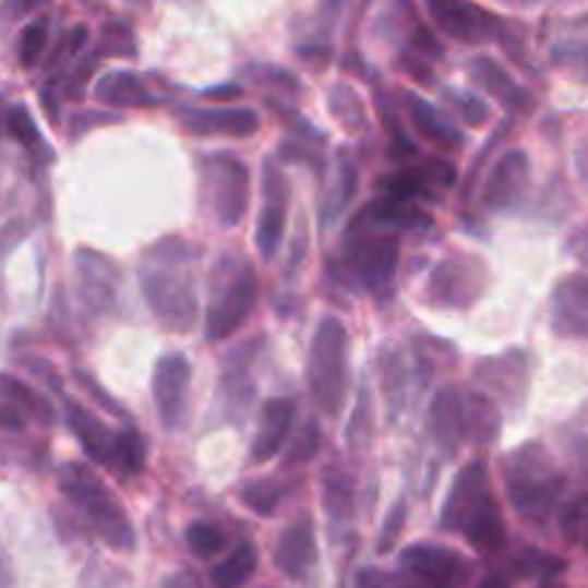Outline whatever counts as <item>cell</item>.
Returning <instances> with one entry per match:
<instances>
[{
  "label": "cell",
  "instance_id": "cell-15",
  "mask_svg": "<svg viewBox=\"0 0 588 588\" xmlns=\"http://www.w3.org/2000/svg\"><path fill=\"white\" fill-rule=\"evenodd\" d=\"M77 264V281H81V296L95 313H107L116 302L118 271L116 264L104 259L95 250H81L75 259Z\"/></svg>",
  "mask_w": 588,
  "mask_h": 588
},
{
  "label": "cell",
  "instance_id": "cell-8",
  "mask_svg": "<svg viewBox=\"0 0 588 588\" xmlns=\"http://www.w3.org/2000/svg\"><path fill=\"white\" fill-rule=\"evenodd\" d=\"M403 565L428 588H459L471 574L468 560L440 545H410L403 551Z\"/></svg>",
  "mask_w": 588,
  "mask_h": 588
},
{
  "label": "cell",
  "instance_id": "cell-35",
  "mask_svg": "<svg viewBox=\"0 0 588 588\" xmlns=\"http://www.w3.org/2000/svg\"><path fill=\"white\" fill-rule=\"evenodd\" d=\"M9 132H12V135L24 144V147H29V149L40 147L38 127H35V121H32L29 112H26L24 107H17L9 112Z\"/></svg>",
  "mask_w": 588,
  "mask_h": 588
},
{
  "label": "cell",
  "instance_id": "cell-4",
  "mask_svg": "<svg viewBox=\"0 0 588 588\" xmlns=\"http://www.w3.org/2000/svg\"><path fill=\"white\" fill-rule=\"evenodd\" d=\"M310 394L327 417H336L348 385V331L339 319H322L308 362Z\"/></svg>",
  "mask_w": 588,
  "mask_h": 588
},
{
  "label": "cell",
  "instance_id": "cell-12",
  "mask_svg": "<svg viewBox=\"0 0 588 588\" xmlns=\"http://www.w3.org/2000/svg\"><path fill=\"white\" fill-rule=\"evenodd\" d=\"M316 535H313V519L308 514L296 517L290 526L279 535L276 542V565L290 580H304L310 568L316 565Z\"/></svg>",
  "mask_w": 588,
  "mask_h": 588
},
{
  "label": "cell",
  "instance_id": "cell-21",
  "mask_svg": "<svg viewBox=\"0 0 588 588\" xmlns=\"http://www.w3.org/2000/svg\"><path fill=\"white\" fill-rule=\"evenodd\" d=\"M465 540L477 545L482 551H500L505 545V526H503V514L496 508L494 496L488 494L477 508L471 512V517L465 519L463 528Z\"/></svg>",
  "mask_w": 588,
  "mask_h": 588
},
{
  "label": "cell",
  "instance_id": "cell-5",
  "mask_svg": "<svg viewBox=\"0 0 588 588\" xmlns=\"http://www.w3.org/2000/svg\"><path fill=\"white\" fill-rule=\"evenodd\" d=\"M348 262L368 290L382 293L394 281L399 262V232L359 213L348 236Z\"/></svg>",
  "mask_w": 588,
  "mask_h": 588
},
{
  "label": "cell",
  "instance_id": "cell-13",
  "mask_svg": "<svg viewBox=\"0 0 588 588\" xmlns=\"http://www.w3.org/2000/svg\"><path fill=\"white\" fill-rule=\"evenodd\" d=\"M491 494L488 491V468L482 459H473L457 473V480L451 485V494L445 500V512H442V528L445 531H454V528H463V523L471 517V512L477 505Z\"/></svg>",
  "mask_w": 588,
  "mask_h": 588
},
{
  "label": "cell",
  "instance_id": "cell-28",
  "mask_svg": "<svg viewBox=\"0 0 588 588\" xmlns=\"http://www.w3.org/2000/svg\"><path fill=\"white\" fill-rule=\"evenodd\" d=\"M112 465L121 468L124 473H139L144 468V440H141L139 431H121L112 440Z\"/></svg>",
  "mask_w": 588,
  "mask_h": 588
},
{
  "label": "cell",
  "instance_id": "cell-32",
  "mask_svg": "<svg viewBox=\"0 0 588 588\" xmlns=\"http://www.w3.org/2000/svg\"><path fill=\"white\" fill-rule=\"evenodd\" d=\"M325 503H327V512L336 517V512H339V517H348L350 508H353V485H350V480L345 477V473H339L336 477V471H331L325 477Z\"/></svg>",
  "mask_w": 588,
  "mask_h": 588
},
{
  "label": "cell",
  "instance_id": "cell-9",
  "mask_svg": "<svg viewBox=\"0 0 588 588\" xmlns=\"http://www.w3.org/2000/svg\"><path fill=\"white\" fill-rule=\"evenodd\" d=\"M190 396V362L181 353L158 359L153 373V399L158 417L167 428H179Z\"/></svg>",
  "mask_w": 588,
  "mask_h": 588
},
{
  "label": "cell",
  "instance_id": "cell-22",
  "mask_svg": "<svg viewBox=\"0 0 588 588\" xmlns=\"http://www.w3.org/2000/svg\"><path fill=\"white\" fill-rule=\"evenodd\" d=\"M405 104H408V116L410 121H413V127H417L428 141H434L436 147L442 149L463 147V135H459V130H454V124H448V121H445L431 104L422 101L417 93L405 95Z\"/></svg>",
  "mask_w": 588,
  "mask_h": 588
},
{
  "label": "cell",
  "instance_id": "cell-38",
  "mask_svg": "<svg viewBox=\"0 0 588 588\" xmlns=\"http://www.w3.org/2000/svg\"><path fill=\"white\" fill-rule=\"evenodd\" d=\"M253 75H256L262 84H281L287 86V89H296V86H299V81H296L293 75L281 72L279 67H259V70H253Z\"/></svg>",
  "mask_w": 588,
  "mask_h": 588
},
{
  "label": "cell",
  "instance_id": "cell-2",
  "mask_svg": "<svg viewBox=\"0 0 588 588\" xmlns=\"http://www.w3.org/2000/svg\"><path fill=\"white\" fill-rule=\"evenodd\" d=\"M259 299V279L250 262L239 256L218 259L216 273H213V293H209L207 316V339H227L239 331L248 316L253 313Z\"/></svg>",
  "mask_w": 588,
  "mask_h": 588
},
{
  "label": "cell",
  "instance_id": "cell-43",
  "mask_svg": "<svg viewBox=\"0 0 588 588\" xmlns=\"http://www.w3.org/2000/svg\"><path fill=\"white\" fill-rule=\"evenodd\" d=\"M161 588H202V586H199V580H195L190 572H179L172 574V577H167Z\"/></svg>",
  "mask_w": 588,
  "mask_h": 588
},
{
  "label": "cell",
  "instance_id": "cell-39",
  "mask_svg": "<svg viewBox=\"0 0 588 588\" xmlns=\"http://www.w3.org/2000/svg\"><path fill=\"white\" fill-rule=\"evenodd\" d=\"M75 376H77V382H81V385H86V387H89V391H93V396H95V399H101V403H104V408H109V410H112V413H118V417H124V410H121V405H118L116 399H112V396H107V394H104V387L98 385V382H95L93 376H86L84 371H77Z\"/></svg>",
  "mask_w": 588,
  "mask_h": 588
},
{
  "label": "cell",
  "instance_id": "cell-42",
  "mask_svg": "<svg viewBox=\"0 0 588 588\" xmlns=\"http://www.w3.org/2000/svg\"><path fill=\"white\" fill-rule=\"evenodd\" d=\"M413 44H417V47L422 49V52L434 55V58H440V55H442V47L436 44L434 35H431L428 29H422V26H417V29H413Z\"/></svg>",
  "mask_w": 588,
  "mask_h": 588
},
{
  "label": "cell",
  "instance_id": "cell-10",
  "mask_svg": "<svg viewBox=\"0 0 588 588\" xmlns=\"http://www.w3.org/2000/svg\"><path fill=\"white\" fill-rule=\"evenodd\" d=\"M287 202H290V190L287 179L276 164H264V207L259 218V250L264 259H273L279 253L281 236L287 225Z\"/></svg>",
  "mask_w": 588,
  "mask_h": 588
},
{
  "label": "cell",
  "instance_id": "cell-14",
  "mask_svg": "<svg viewBox=\"0 0 588 588\" xmlns=\"http://www.w3.org/2000/svg\"><path fill=\"white\" fill-rule=\"evenodd\" d=\"M428 12L434 17L442 29L454 35L457 40H485L494 38L500 32V21L482 12L480 7L471 3H442V0H431Z\"/></svg>",
  "mask_w": 588,
  "mask_h": 588
},
{
  "label": "cell",
  "instance_id": "cell-18",
  "mask_svg": "<svg viewBox=\"0 0 588 588\" xmlns=\"http://www.w3.org/2000/svg\"><path fill=\"white\" fill-rule=\"evenodd\" d=\"M184 127L195 135H236L248 139L259 130V116L253 109H187Z\"/></svg>",
  "mask_w": 588,
  "mask_h": 588
},
{
  "label": "cell",
  "instance_id": "cell-26",
  "mask_svg": "<svg viewBox=\"0 0 588 588\" xmlns=\"http://www.w3.org/2000/svg\"><path fill=\"white\" fill-rule=\"evenodd\" d=\"M465 428L468 434H473V440L491 442L500 428V417H496L494 403L482 394H473L468 403H465Z\"/></svg>",
  "mask_w": 588,
  "mask_h": 588
},
{
  "label": "cell",
  "instance_id": "cell-11",
  "mask_svg": "<svg viewBox=\"0 0 588 588\" xmlns=\"http://www.w3.org/2000/svg\"><path fill=\"white\" fill-rule=\"evenodd\" d=\"M542 463H528V459L517 457L514 459V471H508V491L517 505L519 514L526 517H542L549 512V505L554 503V496L560 494V477H545L540 473Z\"/></svg>",
  "mask_w": 588,
  "mask_h": 588
},
{
  "label": "cell",
  "instance_id": "cell-1",
  "mask_svg": "<svg viewBox=\"0 0 588 588\" xmlns=\"http://www.w3.org/2000/svg\"><path fill=\"white\" fill-rule=\"evenodd\" d=\"M195 250L184 239H164L144 253L141 290L149 310L170 331H190L199 319L195 299Z\"/></svg>",
  "mask_w": 588,
  "mask_h": 588
},
{
  "label": "cell",
  "instance_id": "cell-41",
  "mask_svg": "<svg viewBox=\"0 0 588 588\" xmlns=\"http://www.w3.org/2000/svg\"><path fill=\"white\" fill-rule=\"evenodd\" d=\"M0 431H24V417H21V410L12 408V405H0Z\"/></svg>",
  "mask_w": 588,
  "mask_h": 588
},
{
  "label": "cell",
  "instance_id": "cell-36",
  "mask_svg": "<svg viewBox=\"0 0 588 588\" xmlns=\"http://www.w3.org/2000/svg\"><path fill=\"white\" fill-rule=\"evenodd\" d=\"M448 101L457 104L459 116L468 121V124H485L488 118V107L477 98V95L468 93H448Z\"/></svg>",
  "mask_w": 588,
  "mask_h": 588
},
{
  "label": "cell",
  "instance_id": "cell-23",
  "mask_svg": "<svg viewBox=\"0 0 588 588\" xmlns=\"http://www.w3.org/2000/svg\"><path fill=\"white\" fill-rule=\"evenodd\" d=\"M471 75L485 93L496 95L505 107L512 109L531 107V98L526 95V89H519V86L514 84V77L508 75L500 63L491 61V58H477V61L471 63Z\"/></svg>",
  "mask_w": 588,
  "mask_h": 588
},
{
  "label": "cell",
  "instance_id": "cell-29",
  "mask_svg": "<svg viewBox=\"0 0 588 588\" xmlns=\"http://www.w3.org/2000/svg\"><path fill=\"white\" fill-rule=\"evenodd\" d=\"M331 109L348 130H364V107L359 95L345 84H336L331 89Z\"/></svg>",
  "mask_w": 588,
  "mask_h": 588
},
{
  "label": "cell",
  "instance_id": "cell-3",
  "mask_svg": "<svg viewBox=\"0 0 588 588\" xmlns=\"http://www.w3.org/2000/svg\"><path fill=\"white\" fill-rule=\"evenodd\" d=\"M61 491L70 496L72 503L81 505V512L89 517L95 535L101 537L104 542H109L118 551L135 549V531H132L130 517H127L124 508L116 503V496L109 494L104 482L86 465H63Z\"/></svg>",
  "mask_w": 588,
  "mask_h": 588
},
{
  "label": "cell",
  "instance_id": "cell-33",
  "mask_svg": "<svg viewBox=\"0 0 588 588\" xmlns=\"http://www.w3.org/2000/svg\"><path fill=\"white\" fill-rule=\"evenodd\" d=\"M47 38H49L47 17H40V21H35V24H29L24 32H21V47H17V52H21V63H24V67H32V63L38 61L44 47H47Z\"/></svg>",
  "mask_w": 588,
  "mask_h": 588
},
{
  "label": "cell",
  "instance_id": "cell-31",
  "mask_svg": "<svg viewBox=\"0 0 588 588\" xmlns=\"http://www.w3.org/2000/svg\"><path fill=\"white\" fill-rule=\"evenodd\" d=\"M225 531L213 523H193V526L187 528V545L193 549V554L199 557H213L218 551L225 549Z\"/></svg>",
  "mask_w": 588,
  "mask_h": 588
},
{
  "label": "cell",
  "instance_id": "cell-24",
  "mask_svg": "<svg viewBox=\"0 0 588 588\" xmlns=\"http://www.w3.org/2000/svg\"><path fill=\"white\" fill-rule=\"evenodd\" d=\"M98 101L109 107H155V95L132 72H109L95 86Z\"/></svg>",
  "mask_w": 588,
  "mask_h": 588
},
{
  "label": "cell",
  "instance_id": "cell-27",
  "mask_svg": "<svg viewBox=\"0 0 588 588\" xmlns=\"http://www.w3.org/2000/svg\"><path fill=\"white\" fill-rule=\"evenodd\" d=\"M0 394L7 396L12 408H17L21 413H32V417L44 419V422H52V408L47 405V399L29 391L24 382L12 380V376H0Z\"/></svg>",
  "mask_w": 588,
  "mask_h": 588
},
{
  "label": "cell",
  "instance_id": "cell-34",
  "mask_svg": "<svg viewBox=\"0 0 588 588\" xmlns=\"http://www.w3.org/2000/svg\"><path fill=\"white\" fill-rule=\"evenodd\" d=\"M319 445H322V440H319V425L316 422H308V425L302 428V434L296 436V445L290 448V454H287V465L310 463V459L316 457Z\"/></svg>",
  "mask_w": 588,
  "mask_h": 588
},
{
  "label": "cell",
  "instance_id": "cell-45",
  "mask_svg": "<svg viewBox=\"0 0 588 588\" xmlns=\"http://www.w3.org/2000/svg\"><path fill=\"white\" fill-rule=\"evenodd\" d=\"M505 586H508V583H505V580H500V577H491V580L482 583L480 588H505Z\"/></svg>",
  "mask_w": 588,
  "mask_h": 588
},
{
  "label": "cell",
  "instance_id": "cell-40",
  "mask_svg": "<svg viewBox=\"0 0 588 588\" xmlns=\"http://www.w3.org/2000/svg\"><path fill=\"white\" fill-rule=\"evenodd\" d=\"M403 519H405V503H396V508L391 512V517H387L385 535H382V549H387V545L399 537V531H403Z\"/></svg>",
  "mask_w": 588,
  "mask_h": 588
},
{
  "label": "cell",
  "instance_id": "cell-30",
  "mask_svg": "<svg viewBox=\"0 0 588 588\" xmlns=\"http://www.w3.org/2000/svg\"><path fill=\"white\" fill-rule=\"evenodd\" d=\"M241 496H244V503H248L253 512L262 514V517H271V514H276V508H279L285 488L276 480H256L244 488V494Z\"/></svg>",
  "mask_w": 588,
  "mask_h": 588
},
{
  "label": "cell",
  "instance_id": "cell-17",
  "mask_svg": "<svg viewBox=\"0 0 588 588\" xmlns=\"http://www.w3.org/2000/svg\"><path fill=\"white\" fill-rule=\"evenodd\" d=\"M431 436L445 454H457L459 445L468 436L465 428V403L454 387H445L431 403Z\"/></svg>",
  "mask_w": 588,
  "mask_h": 588
},
{
  "label": "cell",
  "instance_id": "cell-16",
  "mask_svg": "<svg viewBox=\"0 0 588 588\" xmlns=\"http://www.w3.org/2000/svg\"><path fill=\"white\" fill-rule=\"evenodd\" d=\"M296 417V403L279 396V399H271L262 410V422H259L256 440H253V448H250V457L253 463H267L281 451L285 440L290 436V428H293Z\"/></svg>",
  "mask_w": 588,
  "mask_h": 588
},
{
  "label": "cell",
  "instance_id": "cell-6",
  "mask_svg": "<svg viewBox=\"0 0 588 588\" xmlns=\"http://www.w3.org/2000/svg\"><path fill=\"white\" fill-rule=\"evenodd\" d=\"M204 187H207L209 204L216 209V218L225 227L239 225L250 199V172L236 155H207L202 164Z\"/></svg>",
  "mask_w": 588,
  "mask_h": 588
},
{
  "label": "cell",
  "instance_id": "cell-37",
  "mask_svg": "<svg viewBox=\"0 0 588 588\" xmlns=\"http://www.w3.org/2000/svg\"><path fill=\"white\" fill-rule=\"evenodd\" d=\"M86 44V26H72L70 32H67V38H61V47H58V52L52 55V67L61 61H70L72 55L81 52V47Z\"/></svg>",
  "mask_w": 588,
  "mask_h": 588
},
{
  "label": "cell",
  "instance_id": "cell-44",
  "mask_svg": "<svg viewBox=\"0 0 588 588\" xmlns=\"http://www.w3.org/2000/svg\"><path fill=\"white\" fill-rule=\"evenodd\" d=\"M209 98H236V95H241V86L239 84H227V86H213V89H207Z\"/></svg>",
  "mask_w": 588,
  "mask_h": 588
},
{
  "label": "cell",
  "instance_id": "cell-25",
  "mask_svg": "<svg viewBox=\"0 0 588 588\" xmlns=\"http://www.w3.org/2000/svg\"><path fill=\"white\" fill-rule=\"evenodd\" d=\"M256 563H259L256 545H253V542H241L239 549L230 551V554L213 568L209 580H213L216 588H241L250 577H253Z\"/></svg>",
  "mask_w": 588,
  "mask_h": 588
},
{
  "label": "cell",
  "instance_id": "cell-7",
  "mask_svg": "<svg viewBox=\"0 0 588 588\" xmlns=\"http://www.w3.org/2000/svg\"><path fill=\"white\" fill-rule=\"evenodd\" d=\"M477 276H482V264L477 259H445L428 281V302L440 308H468L480 296Z\"/></svg>",
  "mask_w": 588,
  "mask_h": 588
},
{
  "label": "cell",
  "instance_id": "cell-19",
  "mask_svg": "<svg viewBox=\"0 0 588 588\" xmlns=\"http://www.w3.org/2000/svg\"><path fill=\"white\" fill-rule=\"evenodd\" d=\"M526 179H528L526 153L514 149V153L503 155V158L496 161L494 172H491V179H488V184H485V193H482V199H485L488 207H494V209L512 207L519 195H523V190H526Z\"/></svg>",
  "mask_w": 588,
  "mask_h": 588
},
{
  "label": "cell",
  "instance_id": "cell-20",
  "mask_svg": "<svg viewBox=\"0 0 588 588\" xmlns=\"http://www.w3.org/2000/svg\"><path fill=\"white\" fill-rule=\"evenodd\" d=\"M67 410H70V425L75 431L77 442H81V448L86 451V457L101 465H112V440H116V434L95 413H89L84 405L67 403Z\"/></svg>",
  "mask_w": 588,
  "mask_h": 588
}]
</instances>
